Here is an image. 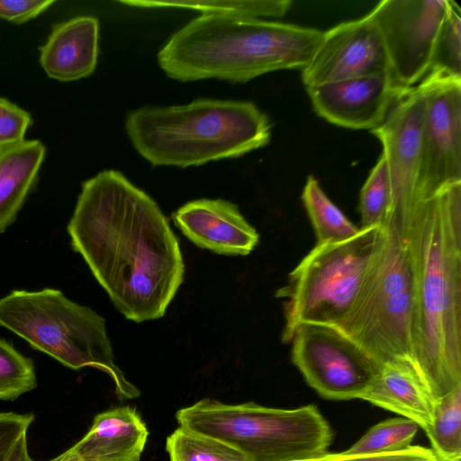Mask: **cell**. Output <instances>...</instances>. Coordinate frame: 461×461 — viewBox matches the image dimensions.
I'll use <instances>...</instances> for the list:
<instances>
[{
	"instance_id": "26",
	"label": "cell",
	"mask_w": 461,
	"mask_h": 461,
	"mask_svg": "<svg viewBox=\"0 0 461 461\" xmlns=\"http://www.w3.org/2000/svg\"><path fill=\"white\" fill-rule=\"evenodd\" d=\"M390 194L388 169L382 153L360 191V228L376 226L381 222L390 202Z\"/></svg>"
},
{
	"instance_id": "29",
	"label": "cell",
	"mask_w": 461,
	"mask_h": 461,
	"mask_svg": "<svg viewBox=\"0 0 461 461\" xmlns=\"http://www.w3.org/2000/svg\"><path fill=\"white\" fill-rule=\"evenodd\" d=\"M54 3V0H0V18L13 23H23Z\"/></svg>"
},
{
	"instance_id": "20",
	"label": "cell",
	"mask_w": 461,
	"mask_h": 461,
	"mask_svg": "<svg viewBox=\"0 0 461 461\" xmlns=\"http://www.w3.org/2000/svg\"><path fill=\"white\" fill-rule=\"evenodd\" d=\"M425 432L437 458L461 461V384L436 400Z\"/></svg>"
},
{
	"instance_id": "22",
	"label": "cell",
	"mask_w": 461,
	"mask_h": 461,
	"mask_svg": "<svg viewBox=\"0 0 461 461\" xmlns=\"http://www.w3.org/2000/svg\"><path fill=\"white\" fill-rule=\"evenodd\" d=\"M166 450L170 461H249L230 445L181 427L167 437Z\"/></svg>"
},
{
	"instance_id": "18",
	"label": "cell",
	"mask_w": 461,
	"mask_h": 461,
	"mask_svg": "<svg viewBox=\"0 0 461 461\" xmlns=\"http://www.w3.org/2000/svg\"><path fill=\"white\" fill-rule=\"evenodd\" d=\"M45 152L38 140H24L0 152V233L15 221L35 185Z\"/></svg>"
},
{
	"instance_id": "1",
	"label": "cell",
	"mask_w": 461,
	"mask_h": 461,
	"mask_svg": "<svg viewBox=\"0 0 461 461\" xmlns=\"http://www.w3.org/2000/svg\"><path fill=\"white\" fill-rule=\"evenodd\" d=\"M116 309L135 322L164 316L184 281L177 238L158 203L121 172L82 184L67 227Z\"/></svg>"
},
{
	"instance_id": "19",
	"label": "cell",
	"mask_w": 461,
	"mask_h": 461,
	"mask_svg": "<svg viewBox=\"0 0 461 461\" xmlns=\"http://www.w3.org/2000/svg\"><path fill=\"white\" fill-rule=\"evenodd\" d=\"M302 200L316 235V244L345 240L359 231L360 228L331 202L312 176L307 177Z\"/></svg>"
},
{
	"instance_id": "24",
	"label": "cell",
	"mask_w": 461,
	"mask_h": 461,
	"mask_svg": "<svg viewBox=\"0 0 461 461\" xmlns=\"http://www.w3.org/2000/svg\"><path fill=\"white\" fill-rule=\"evenodd\" d=\"M407 418H393L370 428L352 447L343 451L348 455L383 454L406 449L419 429Z\"/></svg>"
},
{
	"instance_id": "11",
	"label": "cell",
	"mask_w": 461,
	"mask_h": 461,
	"mask_svg": "<svg viewBox=\"0 0 461 461\" xmlns=\"http://www.w3.org/2000/svg\"><path fill=\"white\" fill-rule=\"evenodd\" d=\"M418 86L425 97L420 184L429 195L461 183V78L428 74Z\"/></svg>"
},
{
	"instance_id": "21",
	"label": "cell",
	"mask_w": 461,
	"mask_h": 461,
	"mask_svg": "<svg viewBox=\"0 0 461 461\" xmlns=\"http://www.w3.org/2000/svg\"><path fill=\"white\" fill-rule=\"evenodd\" d=\"M141 7H177L195 9L203 14H220L241 18L261 19L281 17L292 5L290 0H198V1H121Z\"/></svg>"
},
{
	"instance_id": "8",
	"label": "cell",
	"mask_w": 461,
	"mask_h": 461,
	"mask_svg": "<svg viewBox=\"0 0 461 461\" xmlns=\"http://www.w3.org/2000/svg\"><path fill=\"white\" fill-rule=\"evenodd\" d=\"M376 227L360 228L345 240L316 244L290 273L276 294L286 298L284 343L291 342L302 324L342 323L357 297Z\"/></svg>"
},
{
	"instance_id": "16",
	"label": "cell",
	"mask_w": 461,
	"mask_h": 461,
	"mask_svg": "<svg viewBox=\"0 0 461 461\" xmlns=\"http://www.w3.org/2000/svg\"><path fill=\"white\" fill-rule=\"evenodd\" d=\"M99 23L93 16H77L52 26L40 49V63L50 78L75 81L92 75L98 57Z\"/></svg>"
},
{
	"instance_id": "28",
	"label": "cell",
	"mask_w": 461,
	"mask_h": 461,
	"mask_svg": "<svg viewBox=\"0 0 461 461\" xmlns=\"http://www.w3.org/2000/svg\"><path fill=\"white\" fill-rule=\"evenodd\" d=\"M437 458L433 451L420 446L391 453L348 455L344 452L326 453L319 457L306 461H430Z\"/></svg>"
},
{
	"instance_id": "9",
	"label": "cell",
	"mask_w": 461,
	"mask_h": 461,
	"mask_svg": "<svg viewBox=\"0 0 461 461\" xmlns=\"http://www.w3.org/2000/svg\"><path fill=\"white\" fill-rule=\"evenodd\" d=\"M291 342L294 365L307 384L327 399H360L379 367L333 326L302 324Z\"/></svg>"
},
{
	"instance_id": "13",
	"label": "cell",
	"mask_w": 461,
	"mask_h": 461,
	"mask_svg": "<svg viewBox=\"0 0 461 461\" xmlns=\"http://www.w3.org/2000/svg\"><path fill=\"white\" fill-rule=\"evenodd\" d=\"M315 112L330 123L372 131L385 119L405 90L388 73L349 78L306 87Z\"/></svg>"
},
{
	"instance_id": "10",
	"label": "cell",
	"mask_w": 461,
	"mask_h": 461,
	"mask_svg": "<svg viewBox=\"0 0 461 461\" xmlns=\"http://www.w3.org/2000/svg\"><path fill=\"white\" fill-rule=\"evenodd\" d=\"M447 0H383L369 13L389 61V75L401 90L417 86L428 74Z\"/></svg>"
},
{
	"instance_id": "25",
	"label": "cell",
	"mask_w": 461,
	"mask_h": 461,
	"mask_svg": "<svg viewBox=\"0 0 461 461\" xmlns=\"http://www.w3.org/2000/svg\"><path fill=\"white\" fill-rule=\"evenodd\" d=\"M36 386L32 359L0 339V399L14 400Z\"/></svg>"
},
{
	"instance_id": "5",
	"label": "cell",
	"mask_w": 461,
	"mask_h": 461,
	"mask_svg": "<svg viewBox=\"0 0 461 461\" xmlns=\"http://www.w3.org/2000/svg\"><path fill=\"white\" fill-rule=\"evenodd\" d=\"M413 281L404 209L390 200L377 225L357 297L336 327L379 366L411 362Z\"/></svg>"
},
{
	"instance_id": "4",
	"label": "cell",
	"mask_w": 461,
	"mask_h": 461,
	"mask_svg": "<svg viewBox=\"0 0 461 461\" xmlns=\"http://www.w3.org/2000/svg\"><path fill=\"white\" fill-rule=\"evenodd\" d=\"M125 128L152 165L180 167L242 156L266 146L271 134L267 116L253 103L208 98L139 108L127 115Z\"/></svg>"
},
{
	"instance_id": "14",
	"label": "cell",
	"mask_w": 461,
	"mask_h": 461,
	"mask_svg": "<svg viewBox=\"0 0 461 461\" xmlns=\"http://www.w3.org/2000/svg\"><path fill=\"white\" fill-rule=\"evenodd\" d=\"M172 220L197 247L220 255H249L259 240L237 204L223 199L188 202L172 214Z\"/></svg>"
},
{
	"instance_id": "7",
	"label": "cell",
	"mask_w": 461,
	"mask_h": 461,
	"mask_svg": "<svg viewBox=\"0 0 461 461\" xmlns=\"http://www.w3.org/2000/svg\"><path fill=\"white\" fill-rule=\"evenodd\" d=\"M181 428L221 440L249 461H306L327 453L332 433L313 404L278 409L204 398L176 414Z\"/></svg>"
},
{
	"instance_id": "15",
	"label": "cell",
	"mask_w": 461,
	"mask_h": 461,
	"mask_svg": "<svg viewBox=\"0 0 461 461\" xmlns=\"http://www.w3.org/2000/svg\"><path fill=\"white\" fill-rule=\"evenodd\" d=\"M148 436L137 411L121 406L97 414L86 434L68 450L76 461H140Z\"/></svg>"
},
{
	"instance_id": "6",
	"label": "cell",
	"mask_w": 461,
	"mask_h": 461,
	"mask_svg": "<svg viewBox=\"0 0 461 461\" xmlns=\"http://www.w3.org/2000/svg\"><path fill=\"white\" fill-rule=\"evenodd\" d=\"M0 326L69 368L89 366L104 372L120 399L140 394L114 362L104 319L59 290L12 291L0 299Z\"/></svg>"
},
{
	"instance_id": "12",
	"label": "cell",
	"mask_w": 461,
	"mask_h": 461,
	"mask_svg": "<svg viewBox=\"0 0 461 461\" xmlns=\"http://www.w3.org/2000/svg\"><path fill=\"white\" fill-rule=\"evenodd\" d=\"M388 73L389 61L381 32L369 13L337 24L323 36L302 70L305 87Z\"/></svg>"
},
{
	"instance_id": "3",
	"label": "cell",
	"mask_w": 461,
	"mask_h": 461,
	"mask_svg": "<svg viewBox=\"0 0 461 461\" xmlns=\"http://www.w3.org/2000/svg\"><path fill=\"white\" fill-rule=\"evenodd\" d=\"M323 32L297 24L202 14L177 31L158 54L166 75L186 82H246L266 73L303 70Z\"/></svg>"
},
{
	"instance_id": "27",
	"label": "cell",
	"mask_w": 461,
	"mask_h": 461,
	"mask_svg": "<svg viewBox=\"0 0 461 461\" xmlns=\"http://www.w3.org/2000/svg\"><path fill=\"white\" fill-rule=\"evenodd\" d=\"M31 124L28 112L0 97V152L23 141Z\"/></svg>"
},
{
	"instance_id": "30",
	"label": "cell",
	"mask_w": 461,
	"mask_h": 461,
	"mask_svg": "<svg viewBox=\"0 0 461 461\" xmlns=\"http://www.w3.org/2000/svg\"><path fill=\"white\" fill-rule=\"evenodd\" d=\"M430 461H442V460H440V459H438V458H435V459L430 460Z\"/></svg>"
},
{
	"instance_id": "17",
	"label": "cell",
	"mask_w": 461,
	"mask_h": 461,
	"mask_svg": "<svg viewBox=\"0 0 461 461\" xmlns=\"http://www.w3.org/2000/svg\"><path fill=\"white\" fill-rule=\"evenodd\" d=\"M360 399L415 421L424 431L430 423L436 402L407 359L383 363Z\"/></svg>"
},
{
	"instance_id": "23",
	"label": "cell",
	"mask_w": 461,
	"mask_h": 461,
	"mask_svg": "<svg viewBox=\"0 0 461 461\" xmlns=\"http://www.w3.org/2000/svg\"><path fill=\"white\" fill-rule=\"evenodd\" d=\"M428 74L461 78V10L452 0H447Z\"/></svg>"
},
{
	"instance_id": "2",
	"label": "cell",
	"mask_w": 461,
	"mask_h": 461,
	"mask_svg": "<svg viewBox=\"0 0 461 461\" xmlns=\"http://www.w3.org/2000/svg\"><path fill=\"white\" fill-rule=\"evenodd\" d=\"M402 206L413 281L411 363L438 400L461 384V183Z\"/></svg>"
}]
</instances>
